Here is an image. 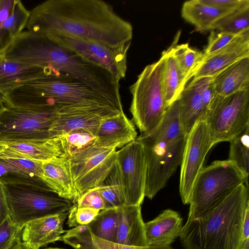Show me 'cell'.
I'll return each mask as SVG.
<instances>
[{
    "label": "cell",
    "instance_id": "1",
    "mask_svg": "<svg viewBox=\"0 0 249 249\" xmlns=\"http://www.w3.org/2000/svg\"><path fill=\"white\" fill-rule=\"evenodd\" d=\"M27 30L63 34L112 47L131 43V24L101 0H47L30 11Z\"/></svg>",
    "mask_w": 249,
    "mask_h": 249
},
{
    "label": "cell",
    "instance_id": "2",
    "mask_svg": "<svg viewBox=\"0 0 249 249\" xmlns=\"http://www.w3.org/2000/svg\"><path fill=\"white\" fill-rule=\"evenodd\" d=\"M3 56L10 60L68 74L123 110L120 82L106 70L85 60L45 33L23 31L14 39Z\"/></svg>",
    "mask_w": 249,
    "mask_h": 249
},
{
    "label": "cell",
    "instance_id": "3",
    "mask_svg": "<svg viewBox=\"0 0 249 249\" xmlns=\"http://www.w3.org/2000/svg\"><path fill=\"white\" fill-rule=\"evenodd\" d=\"M2 98L6 106L58 114L95 106H110L123 111L78 79L51 69L43 76L10 90Z\"/></svg>",
    "mask_w": 249,
    "mask_h": 249
},
{
    "label": "cell",
    "instance_id": "4",
    "mask_svg": "<svg viewBox=\"0 0 249 249\" xmlns=\"http://www.w3.org/2000/svg\"><path fill=\"white\" fill-rule=\"evenodd\" d=\"M248 208L249 187L243 184L199 216L187 220L179 236L182 249H240Z\"/></svg>",
    "mask_w": 249,
    "mask_h": 249
},
{
    "label": "cell",
    "instance_id": "5",
    "mask_svg": "<svg viewBox=\"0 0 249 249\" xmlns=\"http://www.w3.org/2000/svg\"><path fill=\"white\" fill-rule=\"evenodd\" d=\"M165 58L147 65L129 87L132 95L130 111L141 134H148L160 124L166 105L163 88Z\"/></svg>",
    "mask_w": 249,
    "mask_h": 249
},
{
    "label": "cell",
    "instance_id": "6",
    "mask_svg": "<svg viewBox=\"0 0 249 249\" xmlns=\"http://www.w3.org/2000/svg\"><path fill=\"white\" fill-rule=\"evenodd\" d=\"M243 184L248 186V178L228 159L203 167L192 189L187 220L199 216Z\"/></svg>",
    "mask_w": 249,
    "mask_h": 249
},
{
    "label": "cell",
    "instance_id": "7",
    "mask_svg": "<svg viewBox=\"0 0 249 249\" xmlns=\"http://www.w3.org/2000/svg\"><path fill=\"white\" fill-rule=\"evenodd\" d=\"M10 217L21 228L34 220L69 212L73 205L55 192L28 184L4 185Z\"/></svg>",
    "mask_w": 249,
    "mask_h": 249
},
{
    "label": "cell",
    "instance_id": "8",
    "mask_svg": "<svg viewBox=\"0 0 249 249\" xmlns=\"http://www.w3.org/2000/svg\"><path fill=\"white\" fill-rule=\"evenodd\" d=\"M214 145L230 142L249 127V89L216 94L204 118Z\"/></svg>",
    "mask_w": 249,
    "mask_h": 249
},
{
    "label": "cell",
    "instance_id": "9",
    "mask_svg": "<svg viewBox=\"0 0 249 249\" xmlns=\"http://www.w3.org/2000/svg\"><path fill=\"white\" fill-rule=\"evenodd\" d=\"M146 160L145 197L153 199L180 165L186 138L173 143L158 142L140 134Z\"/></svg>",
    "mask_w": 249,
    "mask_h": 249
},
{
    "label": "cell",
    "instance_id": "10",
    "mask_svg": "<svg viewBox=\"0 0 249 249\" xmlns=\"http://www.w3.org/2000/svg\"><path fill=\"white\" fill-rule=\"evenodd\" d=\"M57 113L5 106L0 111V142L41 141L50 131Z\"/></svg>",
    "mask_w": 249,
    "mask_h": 249
},
{
    "label": "cell",
    "instance_id": "11",
    "mask_svg": "<svg viewBox=\"0 0 249 249\" xmlns=\"http://www.w3.org/2000/svg\"><path fill=\"white\" fill-rule=\"evenodd\" d=\"M117 151L115 148L93 144L69 159L78 199L87 191L104 183L115 166Z\"/></svg>",
    "mask_w": 249,
    "mask_h": 249
},
{
    "label": "cell",
    "instance_id": "12",
    "mask_svg": "<svg viewBox=\"0 0 249 249\" xmlns=\"http://www.w3.org/2000/svg\"><path fill=\"white\" fill-rule=\"evenodd\" d=\"M45 34L85 60L106 70L115 80L120 82L125 77L127 68V52L131 43L112 47L63 34Z\"/></svg>",
    "mask_w": 249,
    "mask_h": 249
},
{
    "label": "cell",
    "instance_id": "13",
    "mask_svg": "<svg viewBox=\"0 0 249 249\" xmlns=\"http://www.w3.org/2000/svg\"><path fill=\"white\" fill-rule=\"evenodd\" d=\"M204 120L197 122L186 137L181 161L179 192L182 203L189 204L192 189L206 157L214 146Z\"/></svg>",
    "mask_w": 249,
    "mask_h": 249
},
{
    "label": "cell",
    "instance_id": "14",
    "mask_svg": "<svg viewBox=\"0 0 249 249\" xmlns=\"http://www.w3.org/2000/svg\"><path fill=\"white\" fill-rule=\"evenodd\" d=\"M118 169L124 206H141L145 197L146 160L142 143L136 139L117 151Z\"/></svg>",
    "mask_w": 249,
    "mask_h": 249
},
{
    "label": "cell",
    "instance_id": "15",
    "mask_svg": "<svg viewBox=\"0 0 249 249\" xmlns=\"http://www.w3.org/2000/svg\"><path fill=\"white\" fill-rule=\"evenodd\" d=\"M121 111L112 107L99 106L57 114L50 131L51 138L77 130H85L96 137L102 121Z\"/></svg>",
    "mask_w": 249,
    "mask_h": 249
},
{
    "label": "cell",
    "instance_id": "16",
    "mask_svg": "<svg viewBox=\"0 0 249 249\" xmlns=\"http://www.w3.org/2000/svg\"><path fill=\"white\" fill-rule=\"evenodd\" d=\"M249 57V30L222 49L204 57L193 79L213 77L238 60Z\"/></svg>",
    "mask_w": 249,
    "mask_h": 249
},
{
    "label": "cell",
    "instance_id": "17",
    "mask_svg": "<svg viewBox=\"0 0 249 249\" xmlns=\"http://www.w3.org/2000/svg\"><path fill=\"white\" fill-rule=\"evenodd\" d=\"M137 137L134 123L122 111L102 121L93 144L98 147L117 149L135 141Z\"/></svg>",
    "mask_w": 249,
    "mask_h": 249
},
{
    "label": "cell",
    "instance_id": "18",
    "mask_svg": "<svg viewBox=\"0 0 249 249\" xmlns=\"http://www.w3.org/2000/svg\"><path fill=\"white\" fill-rule=\"evenodd\" d=\"M212 77L193 79L186 85L178 100L181 123L187 136L195 124L204 120L208 111L202 98V90Z\"/></svg>",
    "mask_w": 249,
    "mask_h": 249
},
{
    "label": "cell",
    "instance_id": "19",
    "mask_svg": "<svg viewBox=\"0 0 249 249\" xmlns=\"http://www.w3.org/2000/svg\"><path fill=\"white\" fill-rule=\"evenodd\" d=\"M69 212L41 217L27 223L23 227L22 241L40 249L48 244L59 241L67 231L63 224Z\"/></svg>",
    "mask_w": 249,
    "mask_h": 249
},
{
    "label": "cell",
    "instance_id": "20",
    "mask_svg": "<svg viewBox=\"0 0 249 249\" xmlns=\"http://www.w3.org/2000/svg\"><path fill=\"white\" fill-rule=\"evenodd\" d=\"M182 218L171 209L163 211L152 220L144 223L147 245H170L179 237L182 228Z\"/></svg>",
    "mask_w": 249,
    "mask_h": 249
},
{
    "label": "cell",
    "instance_id": "21",
    "mask_svg": "<svg viewBox=\"0 0 249 249\" xmlns=\"http://www.w3.org/2000/svg\"><path fill=\"white\" fill-rule=\"evenodd\" d=\"M141 210V206L118 208L119 222L115 242L141 248L147 246Z\"/></svg>",
    "mask_w": 249,
    "mask_h": 249
},
{
    "label": "cell",
    "instance_id": "22",
    "mask_svg": "<svg viewBox=\"0 0 249 249\" xmlns=\"http://www.w3.org/2000/svg\"><path fill=\"white\" fill-rule=\"evenodd\" d=\"M59 157L52 138L41 141L0 142V158L45 161Z\"/></svg>",
    "mask_w": 249,
    "mask_h": 249
},
{
    "label": "cell",
    "instance_id": "23",
    "mask_svg": "<svg viewBox=\"0 0 249 249\" xmlns=\"http://www.w3.org/2000/svg\"><path fill=\"white\" fill-rule=\"evenodd\" d=\"M44 175L53 190L60 196L76 204L78 200L69 159L55 157L43 161Z\"/></svg>",
    "mask_w": 249,
    "mask_h": 249
},
{
    "label": "cell",
    "instance_id": "24",
    "mask_svg": "<svg viewBox=\"0 0 249 249\" xmlns=\"http://www.w3.org/2000/svg\"><path fill=\"white\" fill-rule=\"evenodd\" d=\"M50 69L7 59L0 56V94L43 76Z\"/></svg>",
    "mask_w": 249,
    "mask_h": 249
},
{
    "label": "cell",
    "instance_id": "25",
    "mask_svg": "<svg viewBox=\"0 0 249 249\" xmlns=\"http://www.w3.org/2000/svg\"><path fill=\"white\" fill-rule=\"evenodd\" d=\"M217 94L226 96L249 89V57L235 62L213 77Z\"/></svg>",
    "mask_w": 249,
    "mask_h": 249
},
{
    "label": "cell",
    "instance_id": "26",
    "mask_svg": "<svg viewBox=\"0 0 249 249\" xmlns=\"http://www.w3.org/2000/svg\"><path fill=\"white\" fill-rule=\"evenodd\" d=\"M233 11L209 5L202 0H190L183 3L181 16L193 25L197 31L204 32L213 30L217 21Z\"/></svg>",
    "mask_w": 249,
    "mask_h": 249
},
{
    "label": "cell",
    "instance_id": "27",
    "mask_svg": "<svg viewBox=\"0 0 249 249\" xmlns=\"http://www.w3.org/2000/svg\"><path fill=\"white\" fill-rule=\"evenodd\" d=\"M142 135L158 142L173 143L186 138L181 123L178 100L167 107L160 122L153 131Z\"/></svg>",
    "mask_w": 249,
    "mask_h": 249
},
{
    "label": "cell",
    "instance_id": "28",
    "mask_svg": "<svg viewBox=\"0 0 249 249\" xmlns=\"http://www.w3.org/2000/svg\"><path fill=\"white\" fill-rule=\"evenodd\" d=\"M162 53L165 58L162 82L167 107L178 99L188 81L181 71L170 48Z\"/></svg>",
    "mask_w": 249,
    "mask_h": 249
},
{
    "label": "cell",
    "instance_id": "29",
    "mask_svg": "<svg viewBox=\"0 0 249 249\" xmlns=\"http://www.w3.org/2000/svg\"><path fill=\"white\" fill-rule=\"evenodd\" d=\"M59 157L70 159L94 142L96 137L85 130H77L52 138Z\"/></svg>",
    "mask_w": 249,
    "mask_h": 249
},
{
    "label": "cell",
    "instance_id": "30",
    "mask_svg": "<svg viewBox=\"0 0 249 249\" xmlns=\"http://www.w3.org/2000/svg\"><path fill=\"white\" fill-rule=\"evenodd\" d=\"M119 222L118 208L100 211L88 226L94 236L115 242Z\"/></svg>",
    "mask_w": 249,
    "mask_h": 249
},
{
    "label": "cell",
    "instance_id": "31",
    "mask_svg": "<svg viewBox=\"0 0 249 249\" xmlns=\"http://www.w3.org/2000/svg\"><path fill=\"white\" fill-rule=\"evenodd\" d=\"M30 14V11L25 8L20 0H15L12 9L3 25V38L7 50L14 39L26 28Z\"/></svg>",
    "mask_w": 249,
    "mask_h": 249
},
{
    "label": "cell",
    "instance_id": "32",
    "mask_svg": "<svg viewBox=\"0 0 249 249\" xmlns=\"http://www.w3.org/2000/svg\"><path fill=\"white\" fill-rule=\"evenodd\" d=\"M170 49L181 71L188 81L193 77L204 59L203 52L192 48L187 43L173 44Z\"/></svg>",
    "mask_w": 249,
    "mask_h": 249
},
{
    "label": "cell",
    "instance_id": "33",
    "mask_svg": "<svg viewBox=\"0 0 249 249\" xmlns=\"http://www.w3.org/2000/svg\"><path fill=\"white\" fill-rule=\"evenodd\" d=\"M0 181L3 185L28 184L54 192L43 180L31 176L22 170L6 162L1 158H0Z\"/></svg>",
    "mask_w": 249,
    "mask_h": 249
},
{
    "label": "cell",
    "instance_id": "34",
    "mask_svg": "<svg viewBox=\"0 0 249 249\" xmlns=\"http://www.w3.org/2000/svg\"><path fill=\"white\" fill-rule=\"evenodd\" d=\"M228 160L248 178L249 175V127L230 142Z\"/></svg>",
    "mask_w": 249,
    "mask_h": 249
},
{
    "label": "cell",
    "instance_id": "35",
    "mask_svg": "<svg viewBox=\"0 0 249 249\" xmlns=\"http://www.w3.org/2000/svg\"><path fill=\"white\" fill-rule=\"evenodd\" d=\"M249 30V4L224 16L214 25L213 30L238 35Z\"/></svg>",
    "mask_w": 249,
    "mask_h": 249
},
{
    "label": "cell",
    "instance_id": "36",
    "mask_svg": "<svg viewBox=\"0 0 249 249\" xmlns=\"http://www.w3.org/2000/svg\"><path fill=\"white\" fill-rule=\"evenodd\" d=\"M59 241H63L74 249H98L87 225H80L67 231L61 236Z\"/></svg>",
    "mask_w": 249,
    "mask_h": 249
},
{
    "label": "cell",
    "instance_id": "37",
    "mask_svg": "<svg viewBox=\"0 0 249 249\" xmlns=\"http://www.w3.org/2000/svg\"><path fill=\"white\" fill-rule=\"evenodd\" d=\"M22 228L13 222L10 216L0 225V249H11L21 241Z\"/></svg>",
    "mask_w": 249,
    "mask_h": 249
},
{
    "label": "cell",
    "instance_id": "38",
    "mask_svg": "<svg viewBox=\"0 0 249 249\" xmlns=\"http://www.w3.org/2000/svg\"><path fill=\"white\" fill-rule=\"evenodd\" d=\"M100 211L89 207H77L76 204H73L69 213L67 224L70 227L88 225L95 218Z\"/></svg>",
    "mask_w": 249,
    "mask_h": 249
},
{
    "label": "cell",
    "instance_id": "39",
    "mask_svg": "<svg viewBox=\"0 0 249 249\" xmlns=\"http://www.w3.org/2000/svg\"><path fill=\"white\" fill-rule=\"evenodd\" d=\"M0 158L9 164L22 170L31 176L43 180L46 182L53 190L44 175L42 169L43 161L33 160L26 159Z\"/></svg>",
    "mask_w": 249,
    "mask_h": 249
},
{
    "label": "cell",
    "instance_id": "40",
    "mask_svg": "<svg viewBox=\"0 0 249 249\" xmlns=\"http://www.w3.org/2000/svg\"><path fill=\"white\" fill-rule=\"evenodd\" d=\"M242 33L235 35L212 30L208 37V44L204 51L202 52L204 57L226 46Z\"/></svg>",
    "mask_w": 249,
    "mask_h": 249
},
{
    "label": "cell",
    "instance_id": "41",
    "mask_svg": "<svg viewBox=\"0 0 249 249\" xmlns=\"http://www.w3.org/2000/svg\"><path fill=\"white\" fill-rule=\"evenodd\" d=\"M76 205L77 207H89L100 211L106 209L103 198L94 188L84 193L78 199Z\"/></svg>",
    "mask_w": 249,
    "mask_h": 249
},
{
    "label": "cell",
    "instance_id": "42",
    "mask_svg": "<svg viewBox=\"0 0 249 249\" xmlns=\"http://www.w3.org/2000/svg\"><path fill=\"white\" fill-rule=\"evenodd\" d=\"M15 0H0V56L6 52L3 38V28L5 20L9 16L14 6Z\"/></svg>",
    "mask_w": 249,
    "mask_h": 249
},
{
    "label": "cell",
    "instance_id": "43",
    "mask_svg": "<svg viewBox=\"0 0 249 249\" xmlns=\"http://www.w3.org/2000/svg\"><path fill=\"white\" fill-rule=\"evenodd\" d=\"M205 3L219 8L235 11L249 4V0H202Z\"/></svg>",
    "mask_w": 249,
    "mask_h": 249
},
{
    "label": "cell",
    "instance_id": "44",
    "mask_svg": "<svg viewBox=\"0 0 249 249\" xmlns=\"http://www.w3.org/2000/svg\"><path fill=\"white\" fill-rule=\"evenodd\" d=\"M92 238L98 249H142L104 240L92 234Z\"/></svg>",
    "mask_w": 249,
    "mask_h": 249
},
{
    "label": "cell",
    "instance_id": "45",
    "mask_svg": "<svg viewBox=\"0 0 249 249\" xmlns=\"http://www.w3.org/2000/svg\"><path fill=\"white\" fill-rule=\"evenodd\" d=\"M9 216H10V211L4 185L0 181V225Z\"/></svg>",
    "mask_w": 249,
    "mask_h": 249
},
{
    "label": "cell",
    "instance_id": "46",
    "mask_svg": "<svg viewBox=\"0 0 249 249\" xmlns=\"http://www.w3.org/2000/svg\"><path fill=\"white\" fill-rule=\"evenodd\" d=\"M249 239V208L246 212L242 229V240Z\"/></svg>",
    "mask_w": 249,
    "mask_h": 249
},
{
    "label": "cell",
    "instance_id": "47",
    "mask_svg": "<svg viewBox=\"0 0 249 249\" xmlns=\"http://www.w3.org/2000/svg\"><path fill=\"white\" fill-rule=\"evenodd\" d=\"M11 249H38L32 245L20 241L17 243Z\"/></svg>",
    "mask_w": 249,
    "mask_h": 249
},
{
    "label": "cell",
    "instance_id": "48",
    "mask_svg": "<svg viewBox=\"0 0 249 249\" xmlns=\"http://www.w3.org/2000/svg\"><path fill=\"white\" fill-rule=\"evenodd\" d=\"M142 249H173L170 245H147Z\"/></svg>",
    "mask_w": 249,
    "mask_h": 249
},
{
    "label": "cell",
    "instance_id": "49",
    "mask_svg": "<svg viewBox=\"0 0 249 249\" xmlns=\"http://www.w3.org/2000/svg\"><path fill=\"white\" fill-rule=\"evenodd\" d=\"M240 249H249V239L243 241Z\"/></svg>",
    "mask_w": 249,
    "mask_h": 249
},
{
    "label": "cell",
    "instance_id": "50",
    "mask_svg": "<svg viewBox=\"0 0 249 249\" xmlns=\"http://www.w3.org/2000/svg\"><path fill=\"white\" fill-rule=\"evenodd\" d=\"M5 104L3 102L2 96L0 94V111L4 107Z\"/></svg>",
    "mask_w": 249,
    "mask_h": 249
},
{
    "label": "cell",
    "instance_id": "51",
    "mask_svg": "<svg viewBox=\"0 0 249 249\" xmlns=\"http://www.w3.org/2000/svg\"><path fill=\"white\" fill-rule=\"evenodd\" d=\"M64 249L59 248L50 247V248H45V249Z\"/></svg>",
    "mask_w": 249,
    "mask_h": 249
}]
</instances>
